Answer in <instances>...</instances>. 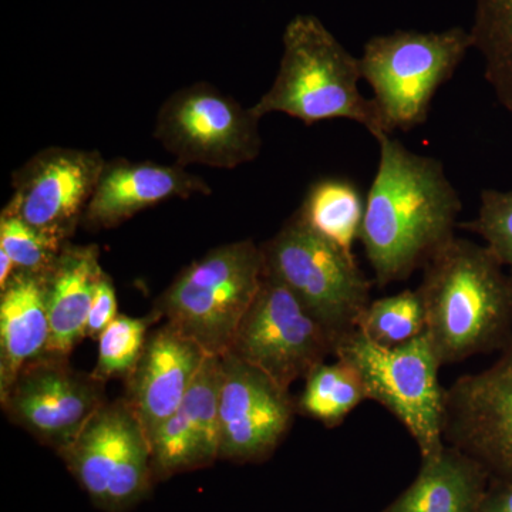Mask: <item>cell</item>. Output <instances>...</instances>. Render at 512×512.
<instances>
[{"mask_svg": "<svg viewBox=\"0 0 512 512\" xmlns=\"http://www.w3.org/2000/svg\"><path fill=\"white\" fill-rule=\"evenodd\" d=\"M365 400V386L355 367L336 357L335 363H322L306 377L296 412L332 429Z\"/></svg>", "mask_w": 512, "mask_h": 512, "instance_id": "obj_23", "label": "cell"}, {"mask_svg": "<svg viewBox=\"0 0 512 512\" xmlns=\"http://www.w3.org/2000/svg\"><path fill=\"white\" fill-rule=\"evenodd\" d=\"M468 32L483 56L485 80L512 117V0H476Z\"/></svg>", "mask_w": 512, "mask_h": 512, "instance_id": "obj_22", "label": "cell"}, {"mask_svg": "<svg viewBox=\"0 0 512 512\" xmlns=\"http://www.w3.org/2000/svg\"><path fill=\"white\" fill-rule=\"evenodd\" d=\"M493 365L458 377L444 392V441L493 480L512 481V336Z\"/></svg>", "mask_w": 512, "mask_h": 512, "instance_id": "obj_11", "label": "cell"}, {"mask_svg": "<svg viewBox=\"0 0 512 512\" xmlns=\"http://www.w3.org/2000/svg\"><path fill=\"white\" fill-rule=\"evenodd\" d=\"M104 163L96 150L47 147L13 173L12 198L2 214L66 244L82 224Z\"/></svg>", "mask_w": 512, "mask_h": 512, "instance_id": "obj_12", "label": "cell"}, {"mask_svg": "<svg viewBox=\"0 0 512 512\" xmlns=\"http://www.w3.org/2000/svg\"><path fill=\"white\" fill-rule=\"evenodd\" d=\"M470 32L396 30L372 37L359 57L362 79L372 87L384 131H410L429 119L431 101L453 77L468 50Z\"/></svg>", "mask_w": 512, "mask_h": 512, "instance_id": "obj_5", "label": "cell"}, {"mask_svg": "<svg viewBox=\"0 0 512 512\" xmlns=\"http://www.w3.org/2000/svg\"><path fill=\"white\" fill-rule=\"evenodd\" d=\"M261 248L265 274L289 289L338 343L357 329L372 302V284L353 254L316 234L298 211Z\"/></svg>", "mask_w": 512, "mask_h": 512, "instance_id": "obj_6", "label": "cell"}, {"mask_svg": "<svg viewBox=\"0 0 512 512\" xmlns=\"http://www.w3.org/2000/svg\"><path fill=\"white\" fill-rule=\"evenodd\" d=\"M59 456L104 512L133 510L156 481L150 441L124 399L104 403Z\"/></svg>", "mask_w": 512, "mask_h": 512, "instance_id": "obj_8", "label": "cell"}, {"mask_svg": "<svg viewBox=\"0 0 512 512\" xmlns=\"http://www.w3.org/2000/svg\"><path fill=\"white\" fill-rule=\"evenodd\" d=\"M146 320L119 315L99 336V359L92 376L106 383L127 377L137 365L147 340Z\"/></svg>", "mask_w": 512, "mask_h": 512, "instance_id": "obj_25", "label": "cell"}, {"mask_svg": "<svg viewBox=\"0 0 512 512\" xmlns=\"http://www.w3.org/2000/svg\"><path fill=\"white\" fill-rule=\"evenodd\" d=\"M10 420L62 453L106 403L104 383L76 372L62 357L42 356L23 367L0 396Z\"/></svg>", "mask_w": 512, "mask_h": 512, "instance_id": "obj_13", "label": "cell"}, {"mask_svg": "<svg viewBox=\"0 0 512 512\" xmlns=\"http://www.w3.org/2000/svg\"><path fill=\"white\" fill-rule=\"evenodd\" d=\"M103 272L99 247L64 245L46 274L50 320L46 356L66 359L74 346L86 338L87 319Z\"/></svg>", "mask_w": 512, "mask_h": 512, "instance_id": "obj_19", "label": "cell"}, {"mask_svg": "<svg viewBox=\"0 0 512 512\" xmlns=\"http://www.w3.org/2000/svg\"><path fill=\"white\" fill-rule=\"evenodd\" d=\"M258 116L210 83L177 90L158 110L154 138L178 165L234 170L258 158Z\"/></svg>", "mask_w": 512, "mask_h": 512, "instance_id": "obj_9", "label": "cell"}, {"mask_svg": "<svg viewBox=\"0 0 512 512\" xmlns=\"http://www.w3.org/2000/svg\"><path fill=\"white\" fill-rule=\"evenodd\" d=\"M18 271L15 262L5 251L0 249V289L5 288L15 272Z\"/></svg>", "mask_w": 512, "mask_h": 512, "instance_id": "obj_30", "label": "cell"}, {"mask_svg": "<svg viewBox=\"0 0 512 512\" xmlns=\"http://www.w3.org/2000/svg\"><path fill=\"white\" fill-rule=\"evenodd\" d=\"M380 160L366 195L360 242L379 288L409 279L454 235L463 202L443 163L392 134L377 138Z\"/></svg>", "mask_w": 512, "mask_h": 512, "instance_id": "obj_1", "label": "cell"}, {"mask_svg": "<svg viewBox=\"0 0 512 512\" xmlns=\"http://www.w3.org/2000/svg\"><path fill=\"white\" fill-rule=\"evenodd\" d=\"M357 329L384 348H397L419 338L426 332V313L419 291L406 289L370 302Z\"/></svg>", "mask_w": 512, "mask_h": 512, "instance_id": "obj_24", "label": "cell"}, {"mask_svg": "<svg viewBox=\"0 0 512 512\" xmlns=\"http://www.w3.org/2000/svg\"><path fill=\"white\" fill-rule=\"evenodd\" d=\"M222 359L208 356L184 402L151 440L156 481L211 467L220 460Z\"/></svg>", "mask_w": 512, "mask_h": 512, "instance_id": "obj_16", "label": "cell"}, {"mask_svg": "<svg viewBox=\"0 0 512 512\" xmlns=\"http://www.w3.org/2000/svg\"><path fill=\"white\" fill-rule=\"evenodd\" d=\"M50 339L46 274L16 271L0 295V396Z\"/></svg>", "mask_w": 512, "mask_h": 512, "instance_id": "obj_18", "label": "cell"}, {"mask_svg": "<svg viewBox=\"0 0 512 512\" xmlns=\"http://www.w3.org/2000/svg\"><path fill=\"white\" fill-rule=\"evenodd\" d=\"M284 53L271 89L251 110L259 119L282 113L306 126L323 120L356 121L373 137L384 131L375 101L360 93V62L316 16H295L285 28Z\"/></svg>", "mask_w": 512, "mask_h": 512, "instance_id": "obj_3", "label": "cell"}, {"mask_svg": "<svg viewBox=\"0 0 512 512\" xmlns=\"http://www.w3.org/2000/svg\"><path fill=\"white\" fill-rule=\"evenodd\" d=\"M366 197L353 181L322 178L311 185L299 215L320 237L353 254L365 218Z\"/></svg>", "mask_w": 512, "mask_h": 512, "instance_id": "obj_21", "label": "cell"}, {"mask_svg": "<svg viewBox=\"0 0 512 512\" xmlns=\"http://www.w3.org/2000/svg\"><path fill=\"white\" fill-rule=\"evenodd\" d=\"M336 346L291 291L265 274L229 352L289 390L335 355Z\"/></svg>", "mask_w": 512, "mask_h": 512, "instance_id": "obj_10", "label": "cell"}, {"mask_svg": "<svg viewBox=\"0 0 512 512\" xmlns=\"http://www.w3.org/2000/svg\"><path fill=\"white\" fill-rule=\"evenodd\" d=\"M490 480L478 461L446 444L423 460L416 480L382 512H478Z\"/></svg>", "mask_w": 512, "mask_h": 512, "instance_id": "obj_20", "label": "cell"}, {"mask_svg": "<svg viewBox=\"0 0 512 512\" xmlns=\"http://www.w3.org/2000/svg\"><path fill=\"white\" fill-rule=\"evenodd\" d=\"M264 275L262 248L252 239L231 242L187 266L157 308L208 355L222 357L231 350Z\"/></svg>", "mask_w": 512, "mask_h": 512, "instance_id": "obj_4", "label": "cell"}, {"mask_svg": "<svg viewBox=\"0 0 512 512\" xmlns=\"http://www.w3.org/2000/svg\"><path fill=\"white\" fill-rule=\"evenodd\" d=\"M335 356L355 367L367 400L379 403L403 424L423 460L446 447V389L441 387V363L426 332L406 345L384 348L356 329L339 340Z\"/></svg>", "mask_w": 512, "mask_h": 512, "instance_id": "obj_7", "label": "cell"}, {"mask_svg": "<svg viewBox=\"0 0 512 512\" xmlns=\"http://www.w3.org/2000/svg\"><path fill=\"white\" fill-rule=\"evenodd\" d=\"M221 359L220 460L261 463L291 429L296 402L289 390L234 353Z\"/></svg>", "mask_w": 512, "mask_h": 512, "instance_id": "obj_14", "label": "cell"}, {"mask_svg": "<svg viewBox=\"0 0 512 512\" xmlns=\"http://www.w3.org/2000/svg\"><path fill=\"white\" fill-rule=\"evenodd\" d=\"M117 299L113 282L106 272L101 275L87 319L86 336L97 338L117 318Z\"/></svg>", "mask_w": 512, "mask_h": 512, "instance_id": "obj_28", "label": "cell"}, {"mask_svg": "<svg viewBox=\"0 0 512 512\" xmlns=\"http://www.w3.org/2000/svg\"><path fill=\"white\" fill-rule=\"evenodd\" d=\"M417 291L441 366L500 352L512 336V276L487 245L454 237L423 268Z\"/></svg>", "mask_w": 512, "mask_h": 512, "instance_id": "obj_2", "label": "cell"}, {"mask_svg": "<svg viewBox=\"0 0 512 512\" xmlns=\"http://www.w3.org/2000/svg\"><path fill=\"white\" fill-rule=\"evenodd\" d=\"M460 227L483 238L512 276V191H481L476 220Z\"/></svg>", "mask_w": 512, "mask_h": 512, "instance_id": "obj_27", "label": "cell"}, {"mask_svg": "<svg viewBox=\"0 0 512 512\" xmlns=\"http://www.w3.org/2000/svg\"><path fill=\"white\" fill-rule=\"evenodd\" d=\"M208 356L197 342L168 322L147 336L143 353L127 376L124 400L150 443L184 402Z\"/></svg>", "mask_w": 512, "mask_h": 512, "instance_id": "obj_15", "label": "cell"}, {"mask_svg": "<svg viewBox=\"0 0 512 512\" xmlns=\"http://www.w3.org/2000/svg\"><path fill=\"white\" fill-rule=\"evenodd\" d=\"M64 245L19 218L6 214L0 217V249L12 258L18 271L47 274Z\"/></svg>", "mask_w": 512, "mask_h": 512, "instance_id": "obj_26", "label": "cell"}, {"mask_svg": "<svg viewBox=\"0 0 512 512\" xmlns=\"http://www.w3.org/2000/svg\"><path fill=\"white\" fill-rule=\"evenodd\" d=\"M478 512H512V481L491 478Z\"/></svg>", "mask_w": 512, "mask_h": 512, "instance_id": "obj_29", "label": "cell"}, {"mask_svg": "<svg viewBox=\"0 0 512 512\" xmlns=\"http://www.w3.org/2000/svg\"><path fill=\"white\" fill-rule=\"evenodd\" d=\"M211 192L204 178L181 165L153 161L133 163L126 158H116L104 163L82 224L93 231L110 229L171 198H190Z\"/></svg>", "mask_w": 512, "mask_h": 512, "instance_id": "obj_17", "label": "cell"}]
</instances>
